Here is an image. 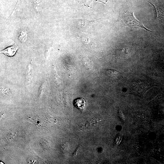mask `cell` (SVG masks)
I'll list each match as a JSON object with an SVG mask.
<instances>
[{
    "mask_svg": "<svg viewBox=\"0 0 164 164\" xmlns=\"http://www.w3.org/2000/svg\"><path fill=\"white\" fill-rule=\"evenodd\" d=\"M121 20L126 26L140 28L149 32L152 31L145 27L141 22L135 18L132 11H128L124 12L122 15Z\"/></svg>",
    "mask_w": 164,
    "mask_h": 164,
    "instance_id": "obj_1",
    "label": "cell"
},
{
    "mask_svg": "<svg viewBox=\"0 0 164 164\" xmlns=\"http://www.w3.org/2000/svg\"><path fill=\"white\" fill-rule=\"evenodd\" d=\"M153 7L155 13V18L157 19H164V10L156 4L149 2Z\"/></svg>",
    "mask_w": 164,
    "mask_h": 164,
    "instance_id": "obj_4",
    "label": "cell"
},
{
    "mask_svg": "<svg viewBox=\"0 0 164 164\" xmlns=\"http://www.w3.org/2000/svg\"><path fill=\"white\" fill-rule=\"evenodd\" d=\"M19 48L15 45L8 47L1 51V53L9 56H13Z\"/></svg>",
    "mask_w": 164,
    "mask_h": 164,
    "instance_id": "obj_6",
    "label": "cell"
},
{
    "mask_svg": "<svg viewBox=\"0 0 164 164\" xmlns=\"http://www.w3.org/2000/svg\"><path fill=\"white\" fill-rule=\"evenodd\" d=\"M74 105L80 109H83L85 106V102L84 100L82 98H79L74 101Z\"/></svg>",
    "mask_w": 164,
    "mask_h": 164,
    "instance_id": "obj_7",
    "label": "cell"
},
{
    "mask_svg": "<svg viewBox=\"0 0 164 164\" xmlns=\"http://www.w3.org/2000/svg\"><path fill=\"white\" fill-rule=\"evenodd\" d=\"M150 88L149 85L142 82H135L131 86V90L133 91H141L145 92Z\"/></svg>",
    "mask_w": 164,
    "mask_h": 164,
    "instance_id": "obj_3",
    "label": "cell"
},
{
    "mask_svg": "<svg viewBox=\"0 0 164 164\" xmlns=\"http://www.w3.org/2000/svg\"><path fill=\"white\" fill-rule=\"evenodd\" d=\"M105 70L108 76L113 79H118L121 76V73L117 70L107 69Z\"/></svg>",
    "mask_w": 164,
    "mask_h": 164,
    "instance_id": "obj_5",
    "label": "cell"
},
{
    "mask_svg": "<svg viewBox=\"0 0 164 164\" xmlns=\"http://www.w3.org/2000/svg\"><path fill=\"white\" fill-rule=\"evenodd\" d=\"M94 23V21L86 19H76L74 20L75 26L80 31L83 32H87L90 26Z\"/></svg>",
    "mask_w": 164,
    "mask_h": 164,
    "instance_id": "obj_2",
    "label": "cell"
}]
</instances>
